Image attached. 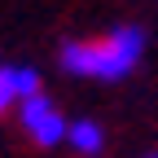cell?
<instances>
[{"instance_id": "1", "label": "cell", "mask_w": 158, "mask_h": 158, "mask_svg": "<svg viewBox=\"0 0 158 158\" xmlns=\"http://www.w3.org/2000/svg\"><path fill=\"white\" fill-rule=\"evenodd\" d=\"M145 57V31L141 27H114L101 40H66L57 62L66 75L101 79V84H118L136 70V62Z\"/></svg>"}, {"instance_id": "2", "label": "cell", "mask_w": 158, "mask_h": 158, "mask_svg": "<svg viewBox=\"0 0 158 158\" xmlns=\"http://www.w3.org/2000/svg\"><path fill=\"white\" fill-rule=\"evenodd\" d=\"M18 118H22V132L31 136V141L40 149H53V145H66V136H70V123H66V114L57 110L44 92L31 97V101L18 106Z\"/></svg>"}, {"instance_id": "3", "label": "cell", "mask_w": 158, "mask_h": 158, "mask_svg": "<svg viewBox=\"0 0 158 158\" xmlns=\"http://www.w3.org/2000/svg\"><path fill=\"white\" fill-rule=\"evenodd\" d=\"M66 145H70L79 158H97V154L106 149V132H101V123H92V118H79V123H70Z\"/></svg>"}, {"instance_id": "4", "label": "cell", "mask_w": 158, "mask_h": 158, "mask_svg": "<svg viewBox=\"0 0 158 158\" xmlns=\"http://www.w3.org/2000/svg\"><path fill=\"white\" fill-rule=\"evenodd\" d=\"M9 84H13V97H18V106L44 92V88H40V70H35V66H22V62H18V66H9Z\"/></svg>"}, {"instance_id": "5", "label": "cell", "mask_w": 158, "mask_h": 158, "mask_svg": "<svg viewBox=\"0 0 158 158\" xmlns=\"http://www.w3.org/2000/svg\"><path fill=\"white\" fill-rule=\"evenodd\" d=\"M13 101L18 97H13V84H9V66H0V114H5Z\"/></svg>"}]
</instances>
